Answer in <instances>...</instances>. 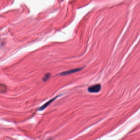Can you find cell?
<instances>
[{
  "label": "cell",
  "mask_w": 140,
  "mask_h": 140,
  "mask_svg": "<svg viewBox=\"0 0 140 140\" xmlns=\"http://www.w3.org/2000/svg\"><path fill=\"white\" fill-rule=\"evenodd\" d=\"M101 89V85L99 84L94 85L88 88V91L90 93H97L100 91Z\"/></svg>",
  "instance_id": "obj_1"
},
{
  "label": "cell",
  "mask_w": 140,
  "mask_h": 140,
  "mask_svg": "<svg viewBox=\"0 0 140 140\" xmlns=\"http://www.w3.org/2000/svg\"><path fill=\"white\" fill-rule=\"evenodd\" d=\"M7 90V87L5 85L0 84V93H4Z\"/></svg>",
  "instance_id": "obj_4"
},
{
  "label": "cell",
  "mask_w": 140,
  "mask_h": 140,
  "mask_svg": "<svg viewBox=\"0 0 140 140\" xmlns=\"http://www.w3.org/2000/svg\"><path fill=\"white\" fill-rule=\"evenodd\" d=\"M50 74H46L44 75V77H43V78H42V80H43L44 81V82H46V81L50 77Z\"/></svg>",
  "instance_id": "obj_5"
},
{
  "label": "cell",
  "mask_w": 140,
  "mask_h": 140,
  "mask_svg": "<svg viewBox=\"0 0 140 140\" xmlns=\"http://www.w3.org/2000/svg\"><path fill=\"white\" fill-rule=\"evenodd\" d=\"M58 97V96H57L54 98H53V99H51L50 100L48 101L47 102H46L45 104L42 105V106L40 107V108H39V111H42L44 110L45 108H46V107H47L51 103H52L55 99H56Z\"/></svg>",
  "instance_id": "obj_3"
},
{
  "label": "cell",
  "mask_w": 140,
  "mask_h": 140,
  "mask_svg": "<svg viewBox=\"0 0 140 140\" xmlns=\"http://www.w3.org/2000/svg\"><path fill=\"white\" fill-rule=\"evenodd\" d=\"M84 67H80V68H76V69H71V70H67L66 71L63 72L60 74V75L61 76H65L67 75H69V74H72L76 73L77 72L80 71L81 70H82V69H84Z\"/></svg>",
  "instance_id": "obj_2"
}]
</instances>
